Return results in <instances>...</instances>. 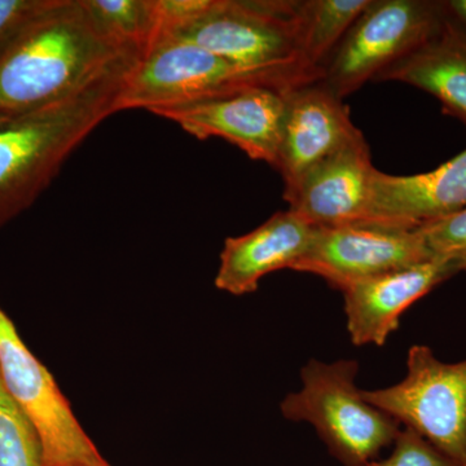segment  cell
<instances>
[{"label": "cell", "instance_id": "8992f818", "mask_svg": "<svg viewBox=\"0 0 466 466\" xmlns=\"http://www.w3.org/2000/svg\"><path fill=\"white\" fill-rule=\"evenodd\" d=\"M361 394L403 428L466 466V359L444 363L429 346L413 345L400 382Z\"/></svg>", "mask_w": 466, "mask_h": 466}, {"label": "cell", "instance_id": "5b68a950", "mask_svg": "<svg viewBox=\"0 0 466 466\" xmlns=\"http://www.w3.org/2000/svg\"><path fill=\"white\" fill-rule=\"evenodd\" d=\"M443 25L441 2L370 0L333 51L319 82L343 100L419 50Z\"/></svg>", "mask_w": 466, "mask_h": 466}, {"label": "cell", "instance_id": "6da1fadb", "mask_svg": "<svg viewBox=\"0 0 466 466\" xmlns=\"http://www.w3.org/2000/svg\"><path fill=\"white\" fill-rule=\"evenodd\" d=\"M140 58L101 29L85 0H52L0 50V116L66 99Z\"/></svg>", "mask_w": 466, "mask_h": 466}, {"label": "cell", "instance_id": "8fae6325", "mask_svg": "<svg viewBox=\"0 0 466 466\" xmlns=\"http://www.w3.org/2000/svg\"><path fill=\"white\" fill-rule=\"evenodd\" d=\"M360 134L350 118L349 106L321 82L291 88L275 167L285 189Z\"/></svg>", "mask_w": 466, "mask_h": 466}, {"label": "cell", "instance_id": "52a82bcc", "mask_svg": "<svg viewBox=\"0 0 466 466\" xmlns=\"http://www.w3.org/2000/svg\"><path fill=\"white\" fill-rule=\"evenodd\" d=\"M0 377L41 441L43 466H109L54 376L0 306Z\"/></svg>", "mask_w": 466, "mask_h": 466}, {"label": "cell", "instance_id": "9c48e42d", "mask_svg": "<svg viewBox=\"0 0 466 466\" xmlns=\"http://www.w3.org/2000/svg\"><path fill=\"white\" fill-rule=\"evenodd\" d=\"M433 258L419 228L363 220L315 227L311 244L293 269L323 278L336 289Z\"/></svg>", "mask_w": 466, "mask_h": 466}, {"label": "cell", "instance_id": "7a4b0ae2", "mask_svg": "<svg viewBox=\"0 0 466 466\" xmlns=\"http://www.w3.org/2000/svg\"><path fill=\"white\" fill-rule=\"evenodd\" d=\"M137 64L50 106L0 116V227L32 207L75 149L116 113L126 78Z\"/></svg>", "mask_w": 466, "mask_h": 466}, {"label": "cell", "instance_id": "e0dca14e", "mask_svg": "<svg viewBox=\"0 0 466 466\" xmlns=\"http://www.w3.org/2000/svg\"><path fill=\"white\" fill-rule=\"evenodd\" d=\"M370 0H302L300 57L306 73L319 82L333 51Z\"/></svg>", "mask_w": 466, "mask_h": 466}, {"label": "cell", "instance_id": "44dd1931", "mask_svg": "<svg viewBox=\"0 0 466 466\" xmlns=\"http://www.w3.org/2000/svg\"><path fill=\"white\" fill-rule=\"evenodd\" d=\"M388 458L366 466H462L410 429L401 428Z\"/></svg>", "mask_w": 466, "mask_h": 466}, {"label": "cell", "instance_id": "603a6c76", "mask_svg": "<svg viewBox=\"0 0 466 466\" xmlns=\"http://www.w3.org/2000/svg\"><path fill=\"white\" fill-rule=\"evenodd\" d=\"M444 20L466 34V0H441Z\"/></svg>", "mask_w": 466, "mask_h": 466}, {"label": "cell", "instance_id": "4fadbf2b", "mask_svg": "<svg viewBox=\"0 0 466 466\" xmlns=\"http://www.w3.org/2000/svg\"><path fill=\"white\" fill-rule=\"evenodd\" d=\"M458 274L451 260L433 257L349 285L341 291L351 342L357 346L385 345L400 327L401 315L413 303Z\"/></svg>", "mask_w": 466, "mask_h": 466}, {"label": "cell", "instance_id": "2e32d148", "mask_svg": "<svg viewBox=\"0 0 466 466\" xmlns=\"http://www.w3.org/2000/svg\"><path fill=\"white\" fill-rule=\"evenodd\" d=\"M376 81H398L429 92L443 112L466 126V34L444 20L441 32Z\"/></svg>", "mask_w": 466, "mask_h": 466}, {"label": "cell", "instance_id": "277c9868", "mask_svg": "<svg viewBox=\"0 0 466 466\" xmlns=\"http://www.w3.org/2000/svg\"><path fill=\"white\" fill-rule=\"evenodd\" d=\"M359 363L339 359L333 363L309 359L300 370V389L280 403L291 422L314 426L329 452L345 466H366L391 446L400 422L364 400L358 388Z\"/></svg>", "mask_w": 466, "mask_h": 466}, {"label": "cell", "instance_id": "7c38bea8", "mask_svg": "<svg viewBox=\"0 0 466 466\" xmlns=\"http://www.w3.org/2000/svg\"><path fill=\"white\" fill-rule=\"evenodd\" d=\"M373 167L364 135L337 150L285 189L289 210L312 227H333L368 220Z\"/></svg>", "mask_w": 466, "mask_h": 466}, {"label": "cell", "instance_id": "cb8c5ba5", "mask_svg": "<svg viewBox=\"0 0 466 466\" xmlns=\"http://www.w3.org/2000/svg\"><path fill=\"white\" fill-rule=\"evenodd\" d=\"M109 466H112V465H109Z\"/></svg>", "mask_w": 466, "mask_h": 466}, {"label": "cell", "instance_id": "30bf717a", "mask_svg": "<svg viewBox=\"0 0 466 466\" xmlns=\"http://www.w3.org/2000/svg\"><path fill=\"white\" fill-rule=\"evenodd\" d=\"M288 91L272 86L249 85L149 112L175 122L198 140L222 137L251 159L275 167Z\"/></svg>", "mask_w": 466, "mask_h": 466}, {"label": "cell", "instance_id": "ffe728a7", "mask_svg": "<svg viewBox=\"0 0 466 466\" xmlns=\"http://www.w3.org/2000/svg\"><path fill=\"white\" fill-rule=\"evenodd\" d=\"M419 229L431 256L449 259L459 272H466V208Z\"/></svg>", "mask_w": 466, "mask_h": 466}, {"label": "cell", "instance_id": "ba28073f", "mask_svg": "<svg viewBox=\"0 0 466 466\" xmlns=\"http://www.w3.org/2000/svg\"><path fill=\"white\" fill-rule=\"evenodd\" d=\"M249 85L276 87L262 76L233 66L191 42L173 35H159L128 73L116 103V112L128 109L149 112Z\"/></svg>", "mask_w": 466, "mask_h": 466}, {"label": "cell", "instance_id": "9a60e30c", "mask_svg": "<svg viewBox=\"0 0 466 466\" xmlns=\"http://www.w3.org/2000/svg\"><path fill=\"white\" fill-rule=\"evenodd\" d=\"M314 228L294 211H279L258 228L227 238L216 276L217 289L247 296L258 289L265 276L293 269L309 250Z\"/></svg>", "mask_w": 466, "mask_h": 466}, {"label": "cell", "instance_id": "ac0fdd59", "mask_svg": "<svg viewBox=\"0 0 466 466\" xmlns=\"http://www.w3.org/2000/svg\"><path fill=\"white\" fill-rule=\"evenodd\" d=\"M101 29L126 47L142 55L157 33L155 0H85Z\"/></svg>", "mask_w": 466, "mask_h": 466}, {"label": "cell", "instance_id": "5bb4252c", "mask_svg": "<svg viewBox=\"0 0 466 466\" xmlns=\"http://www.w3.org/2000/svg\"><path fill=\"white\" fill-rule=\"evenodd\" d=\"M465 208L466 149L428 173H373L368 220L419 228Z\"/></svg>", "mask_w": 466, "mask_h": 466}, {"label": "cell", "instance_id": "3957f363", "mask_svg": "<svg viewBox=\"0 0 466 466\" xmlns=\"http://www.w3.org/2000/svg\"><path fill=\"white\" fill-rule=\"evenodd\" d=\"M300 14L299 0H213L198 20L161 35L191 42L288 91L315 82L300 57Z\"/></svg>", "mask_w": 466, "mask_h": 466}, {"label": "cell", "instance_id": "7402d4cb", "mask_svg": "<svg viewBox=\"0 0 466 466\" xmlns=\"http://www.w3.org/2000/svg\"><path fill=\"white\" fill-rule=\"evenodd\" d=\"M52 0H0V50Z\"/></svg>", "mask_w": 466, "mask_h": 466}, {"label": "cell", "instance_id": "d6986e66", "mask_svg": "<svg viewBox=\"0 0 466 466\" xmlns=\"http://www.w3.org/2000/svg\"><path fill=\"white\" fill-rule=\"evenodd\" d=\"M0 466H43L41 441L0 377Z\"/></svg>", "mask_w": 466, "mask_h": 466}]
</instances>
